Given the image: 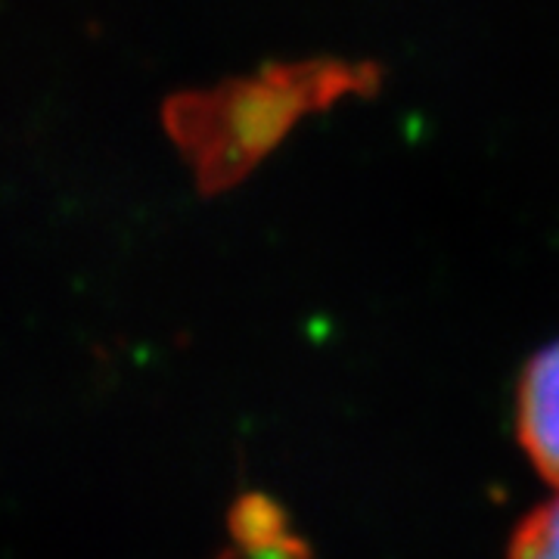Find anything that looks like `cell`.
I'll return each mask as SVG.
<instances>
[{"mask_svg": "<svg viewBox=\"0 0 559 559\" xmlns=\"http://www.w3.org/2000/svg\"><path fill=\"white\" fill-rule=\"evenodd\" d=\"M520 441L540 476L559 488V342L535 355L522 377Z\"/></svg>", "mask_w": 559, "mask_h": 559, "instance_id": "1", "label": "cell"}, {"mask_svg": "<svg viewBox=\"0 0 559 559\" xmlns=\"http://www.w3.org/2000/svg\"><path fill=\"white\" fill-rule=\"evenodd\" d=\"M507 559H559V498L522 520Z\"/></svg>", "mask_w": 559, "mask_h": 559, "instance_id": "2", "label": "cell"}]
</instances>
